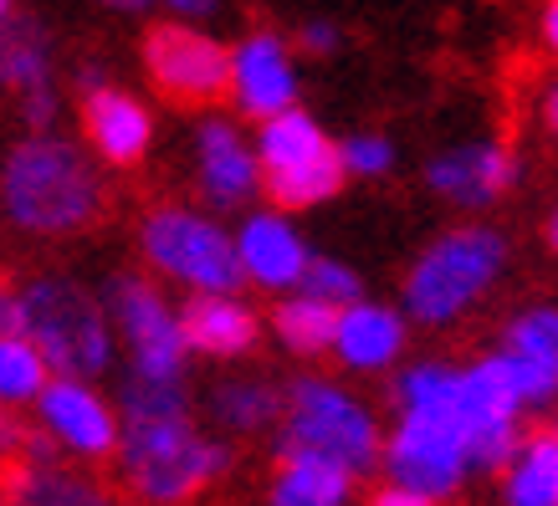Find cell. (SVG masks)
<instances>
[{"label": "cell", "mask_w": 558, "mask_h": 506, "mask_svg": "<svg viewBox=\"0 0 558 506\" xmlns=\"http://www.w3.org/2000/svg\"><path fill=\"white\" fill-rule=\"evenodd\" d=\"M98 5H108V11H149L154 0H98Z\"/></svg>", "instance_id": "f35d334b"}, {"label": "cell", "mask_w": 558, "mask_h": 506, "mask_svg": "<svg viewBox=\"0 0 558 506\" xmlns=\"http://www.w3.org/2000/svg\"><path fill=\"white\" fill-rule=\"evenodd\" d=\"M502 506H558V435H523L502 466Z\"/></svg>", "instance_id": "d4e9b609"}, {"label": "cell", "mask_w": 558, "mask_h": 506, "mask_svg": "<svg viewBox=\"0 0 558 506\" xmlns=\"http://www.w3.org/2000/svg\"><path fill=\"white\" fill-rule=\"evenodd\" d=\"M185 348L216 363L246 358L262 343V318L252 303H241V292H190L180 307Z\"/></svg>", "instance_id": "ac0fdd59"}, {"label": "cell", "mask_w": 558, "mask_h": 506, "mask_svg": "<svg viewBox=\"0 0 558 506\" xmlns=\"http://www.w3.org/2000/svg\"><path fill=\"white\" fill-rule=\"evenodd\" d=\"M298 41H303V51H313V57H323V51H339L343 32L333 26V21H307L303 32H298Z\"/></svg>", "instance_id": "1f68e13d"}, {"label": "cell", "mask_w": 558, "mask_h": 506, "mask_svg": "<svg viewBox=\"0 0 558 506\" xmlns=\"http://www.w3.org/2000/svg\"><path fill=\"white\" fill-rule=\"evenodd\" d=\"M343 153V169L354 174V180H385L389 169H395V144L385 134H354L339 144Z\"/></svg>", "instance_id": "f546056e"}, {"label": "cell", "mask_w": 558, "mask_h": 506, "mask_svg": "<svg viewBox=\"0 0 558 506\" xmlns=\"http://www.w3.org/2000/svg\"><path fill=\"white\" fill-rule=\"evenodd\" d=\"M165 5H170L180 21H205V16H216L220 0H165Z\"/></svg>", "instance_id": "d590c367"}, {"label": "cell", "mask_w": 558, "mask_h": 506, "mask_svg": "<svg viewBox=\"0 0 558 506\" xmlns=\"http://www.w3.org/2000/svg\"><path fill=\"white\" fill-rule=\"evenodd\" d=\"M256 164H262V189L277 210H313V205L333 200L349 180L339 144L303 108H282V113L262 119Z\"/></svg>", "instance_id": "52a82bcc"}, {"label": "cell", "mask_w": 558, "mask_h": 506, "mask_svg": "<svg viewBox=\"0 0 558 506\" xmlns=\"http://www.w3.org/2000/svg\"><path fill=\"white\" fill-rule=\"evenodd\" d=\"M119 476L129 496L144 506H185L231 471V445L205 435L190 415H149L123 420L119 430Z\"/></svg>", "instance_id": "7a4b0ae2"}, {"label": "cell", "mask_w": 558, "mask_h": 506, "mask_svg": "<svg viewBox=\"0 0 558 506\" xmlns=\"http://www.w3.org/2000/svg\"><path fill=\"white\" fill-rule=\"evenodd\" d=\"M195 180L216 210H241L262 189L256 144H246V134L231 119H205L195 128Z\"/></svg>", "instance_id": "e0dca14e"}, {"label": "cell", "mask_w": 558, "mask_h": 506, "mask_svg": "<svg viewBox=\"0 0 558 506\" xmlns=\"http://www.w3.org/2000/svg\"><path fill=\"white\" fill-rule=\"evenodd\" d=\"M425 185L457 210H482L518 185V159L502 144H457L425 164Z\"/></svg>", "instance_id": "9a60e30c"}, {"label": "cell", "mask_w": 558, "mask_h": 506, "mask_svg": "<svg viewBox=\"0 0 558 506\" xmlns=\"http://www.w3.org/2000/svg\"><path fill=\"white\" fill-rule=\"evenodd\" d=\"M523 399L512 388L508 369L497 354H482L476 363L461 369L457 384V424L466 435L476 471H502L512 460V451L523 445Z\"/></svg>", "instance_id": "8fae6325"}, {"label": "cell", "mask_w": 558, "mask_h": 506, "mask_svg": "<svg viewBox=\"0 0 558 506\" xmlns=\"http://www.w3.org/2000/svg\"><path fill=\"white\" fill-rule=\"evenodd\" d=\"M51 384V363L26 333H0V405L32 409L36 394Z\"/></svg>", "instance_id": "83f0119b"}, {"label": "cell", "mask_w": 558, "mask_h": 506, "mask_svg": "<svg viewBox=\"0 0 558 506\" xmlns=\"http://www.w3.org/2000/svg\"><path fill=\"white\" fill-rule=\"evenodd\" d=\"M543 123H548V134L558 138V83L548 87V98H543Z\"/></svg>", "instance_id": "74e56055"}, {"label": "cell", "mask_w": 558, "mask_h": 506, "mask_svg": "<svg viewBox=\"0 0 558 506\" xmlns=\"http://www.w3.org/2000/svg\"><path fill=\"white\" fill-rule=\"evenodd\" d=\"M282 405H288V388H277L271 379H256V373H241V379H220L210 388V420L226 430V435H262V430H277L282 424Z\"/></svg>", "instance_id": "603a6c76"}, {"label": "cell", "mask_w": 558, "mask_h": 506, "mask_svg": "<svg viewBox=\"0 0 558 506\" xmlns=\"http://www.w3.org/2000/svg\"><path fill=\"white\" fill-rule=\"evenodd\" d=\"M102 303H108L113 333L123 337L129 369L149 373V379H185L190 348H185V328H180V307L154 287L149 276H138V271L113 276Z\"/></svg>", "instance_id": "9c48e42d"}, {"label": "cell", "mask_w": 558, "mask_h": 506, "mask_svg": "<svg viewBox=\"0 0 558 506\" xmlns=\"http://www.w3.org/2000/svg\"><path fill=\"white\" fill-rule=\"evenodd\" d=\"M21 119L32 123V134H41V128H51V119H57V87H32V92H21Z\"/></svg>", "instance_id": "4dcf8cb0"}, {"label": "cell", "mask_w": 558, "mask_h": 506, "mask_svg": "<svg viewBox=\"0 0 558 506\" xmlns=\"http://www.w3.org/2000/svg\"><path fill=\"white\" fill-rule=\"evenodd\" d=\"M554 435H558V405H554Z\"/></svg>", "instance_id": "7bdbcfd3"}, {"label": "cell", "mask_w": 558, "mask_h": 506, "mask_svg": "<svg viewBox=\"0 0 558 506\" xmlns=\"http://www.w3.org/2000/svg\"><path fill=\"white\" fill-rule=\"evenodd\" d=\"M277 451H313L349 466L354 476H369L385 456V424L369 399H359L349 384L323 373H298L277 424Z\"/></svg>", "instance_id": "277c9868"}, {"label": "cell", "mask_w": 558, "mask_h": 506, "mask_svg": "<svg viewBox=\"0 0 558 506\" xmlns=\"http://www.w3.org/2000/svg\"><path fill=\"white\" fill-rule=\"evenodd\" d=\"M508 271V236L492 225H457L415 256L405 271V318L421 328H451L472 312Z\"/></svg>", "instance_id": "3957f363"}, {"label": "cell", "mask_w": 558, "mask_h": 506, "mask_svg": "<svg viewBox=\"0 0 558 506\" xmlns=\"http://www.w3.org/2000/svg\"><path fill=\"white\" fill-rule=\"evenodd\" d=\"M457 363L421 358V363L395 373V415H457Z\"/></svg>", "instance_id": "4316f807"}, {"label": "cell", "mask_w": 558, "mask_h": 506, "mask_svg": "<svg viewBox=\"0 0 558 506\" xmlns=\"http://www.w3.org/2000/svg\"><path fill=\"white\" fill-rule=\"evenodd\" d=\"M26 297V337H32L51 373H72V379H102L113 369V318L108 303H98L87 287H77L72 276H32L21 282Z\"/></svg>", "instance_id": "5b68a950"}, {"label": "cell", "mask_w": 558, "mask_h": 506, "mask_svg": "<svg viewBox=\"0 0 558 506\" xmlns=\"http://www.w3.org/2000/svg\"><path fill=\"white\" fill-rule=\"evenodd\" d=\"M36 435L47 440L57 456L72 460H113L119 451V405H108L93 379H72V373H51V384L36 394Z\"/></svg>", "instance_id": "7c38bea8"}, {"label": "cell", "mask_w": 558, "mask_h": 506, "mask_svg": "<svg viewBox=\"0 0 558 506\" xmlns=\"http://www.w3.org/2000/svg\"><path fill=\"white\" fill-rule=\"evenodd\" d=\"M0 333H26V297H21V287H0Z\"/></svg>", "instance_id": "836d02e7"}, {"label": "cell", "mask_w": 558, "mask_h": 506, "mask_svg": "<svg viewBox=\"0 0 558 506\" xmlns=\"http://www.w3.org/2000/svg\"><path fill=\"white\" fill-rule=\"evenodd\" d=\"M497 358H502V369H508L523 409L558 405V307H548V303L523 307L502 328Z\"/></svg>", "instance_id": "5bb4252c"}, {"label": "cell", "mask_w": 558, "mask_h": 506, "mask_svg": "<svg viewBox=\"0 0 558 506\" xmlns=\"http://www.w3.org/2000/svg\"><path fill=\"white\" fill-rule=\"evenodd\" d=\"M548 251L558 256V210H554V215H548Z\"/></svg>", "instance_id": "ab89813d"}, {"label": "cell", "mask_w": 558, "mask_h": 506, "mask_svg": "<svg viewBox=\"0 0 558 506\" xmlns=\"http://www.w3.org/2000/svg\"><path fill=\"white\" fill-rule=\"evenodd\" d=\"M298 292H313V297H323V303L333 307H349L364 297V276H359L349 261H339V256H313L303 271V282H298Z\"/></svg>", "instance_id": "f1b7e54d"}, {"label": "cell", "mask_w": 558, "mask_h": 506, "mask_svg": "<svg viewBox=\"0 0 558 506\" xmlns=\"http://www.w3.org/2000/svg\"><path fill=\"white\" fill-rule=\"evenodd\" d=\"M51 83V41L47 32L26 16H11L0 21V87L5 92H32V87H47Z\"/></svg>", "instance_id": "484cf974"}, {"label": "cell", "mask_w": 558, "mask_h": 506, "mask_svg": "<svg viewBox=\"0 0 558 506\" xmlns=\"http://www.w3.org/2000/svg\"><path fill=\"white\" fill-rule=\"evenodd\" d=\"M0 486L11 506H123L98 476L72 471L57 456H16Z\"/></svg>", "instance_id": "44dd1931"}, {"label": "cell", "mask_w": 558, "mask_h": 506, "mask_svg": "<svg viewBox=\"0 0 558 506\" xmlns=\"http://www.w3.org/2000/svg\"><path fill=\"white\" fill-rule=\"evenodd\" d=\"M149 83L180 108H210L231 92V47L201 32V21H159L144 32Z\"/></svg>", "instance_id": "30bf717a"}, {"label": "cell", "mask_w": 558, "mask_h": 506, "mask_svg": "<svg viewBox=\"0 0 558 506\" xmlns=\"http://www.w3.org/2000/svg\"><path fill=\"white\" fill-rule=\"evenodd\" d=\"M138 251L159 276H170L190 292H241L236 231H226L216 215L190 210V205H159L138 225Z\"/></svg>", "instance_id": "8992f818"}, {"label": "cell", "mask_w": 558, "mask_h": 506, "mask_svg": "<svg viewBox=\"0 0 558 506\" xmlns=\"http://www.w3.org/2000/svg\"><path fill=\"white\" fill-rule=\"evenodd\" d=\"M21 445H26V430H21L16 409H5V405H0V460L21 456Z\"/></svg>", "instance_id": "e575fe53"}, {"label": "cell", "mask_w": 558, "mask_h": 506, "mask_svg": "<svg viewBox=\"0 0 558 506\" xmlns=\"http://www.w3.org/2000/svg\"><path fill=\"white\" fill-rule=\"evenodd\" d=\"M236 251H241L246 282L262 292H277V297L298 287L307 261H313L303 231L292 225L288 210H252L236 231Z\"/></svg>", "instance_id": "2e32d148"}, {"label": "cell", "mask_w": 558, "mask_h": 506, "mask_svg": "<svg viewBox=\"0 0 558 506\" xmlns=\"http://www.w3.org/2000/svg\"><path fill=\"white\" fill-rule=\"evenodd\" d=\"M333 328H339V307L313 297V292H282L271 307V333L277 343L298 358H323L333 348Z\"/></svg>", "instance_id": "cb8c5ba5"}, {"label": "cell", "mask_w": 558, "mask_h": 506, "mask_svg": "<svg viewBox=\"0 0 558 506\" xmlns=\"http://www.w3.org/2000/svg\"><path fill=\"white\" fill-rule=\"evenodd\" d=\"M405 312H395L385 303H359L339 307V328H333V348L328 354L339 358L349 373H385L405 358Z\"/></svg>", "instance_id": "ffe728a7"}, {"label": "cell", "mask_w": 558, "mask_h": 506, "mask_svg": "<svg viewBox=\"0 0 558 506\" xmlns=\"http://www.w3.org/2000/svg\"><path fill=\"white\" fill-rule=\"evenodd\" d=\"M226 98L236 102L252 123L282 113V108H298V62H292V47L277 32H252L231 47V92Z\"/></svg>", "instance_id": "4fadbf2b"}, {"label": "cell", "mask_w": 558, "mask_h": 506, "mask_svg": "<svg viewBox=\"0 0 558 506\" xmlns=\"http://www.w3.org/2000/svg\"><path fill=\"white\" fill-rule=\"evenodd\" d=\"M379 471L395 486L425 491L436 502H451L466 481H472V451L461 435L457 415H395L385 430V456Z\"/></svg>", "instance_id": "ba28073f"}, {"label": "cell", "mask_w": 558, "mask_h": 506, "mask_svg": "<svg viewBox=\"0 0 558 506\" xmlns=\"http://www.w3.org/2000/svg\"><path fill=\"white\" fill-rule=\"evenodd\" d=\"M0 506H11V496H5V486H0Z\"/></svg>", "instance_id": "b9f144b4"}, {"label": "cell", "mask_w": 558, "mask_h": 506, "mask_svg": "<svg viewBox=\"0 0 558 506\" xmlns=\"http://www.w3.org/2000/svg\"><path fill=\"white\" fill-rule=\"evenodd\" d=\"M359 476L313 451H277L267 481V506H354Z\"/></svg>", "instance_id": "7402d4cb"}, {"label": "cell", "mask_w": 558, "mask_h": 506, "mask_svg": "<svg viewBox=\"0 0 558 506\" xmlns=\"http://www.w3.org/2000/svg\"><path fill=\"white\" fill-rule=\"evenodd\" d=\"M543 41H548V51L558 57V0L543 5Z\"/></svg>", "instance_id": "8d00e7d4"}, {"label": "cell", "mask_w": 558, "mask_h": 506, "mask_svg": "<svg viewBox=\"0 0 558 506\" xmlns=\"http://www.w3.org/2000/svg\"><path fill=\"white\" fill-rule=\"evenodd\" d=\"M108 189L98 164L72 138L26 134L0 164V210L26 236H77L102 215Z\"/></svg>", "instance_id": "6da1fadb"}, {"label": "cell", "mask_w": 558, "mask_h": 506, "mask_svg": "<svg viewBox=\"0 0 558 506\" xmlns=\"http://www.w3.org/2000/svg\"><path fill=\"white\" fill-rule=\"evenodd\" d=\"M11 11H16V0H0V21L11 16Z\"/></svg>", "instance_id": "60d3db41"}, {"label": "cell", "mask_w": 558, "mask_h": 506, "mask_svg": "<svg viewBox=\"0 0 558 506\" xmlns=\"http://www.w3.org/2000/svg\"><path fill=\"white\" fill-rule=\"evenodd\" d=\"M364 506H440L436 496H425V491H410V486H395V481H385V486L374 491Z\"/></svg>", "instance_id": "d6a6232c"}, {"label": "cell", "mask_w": 558, "mask_h": 506, "mask_svg": "<svg viewBox=\"0 0 558 506\" xmlns=\"http://www.w3.org/2000/svg\"><path fill=\"white\" fill-rule=\"evenodd\" d=\"M83 134L102 164L134 169V164H144V153L154 144V119H149V108L134 92H123V87H87Z\"/></svg>", "instance_id": "d6986e66"}]
</instances>
